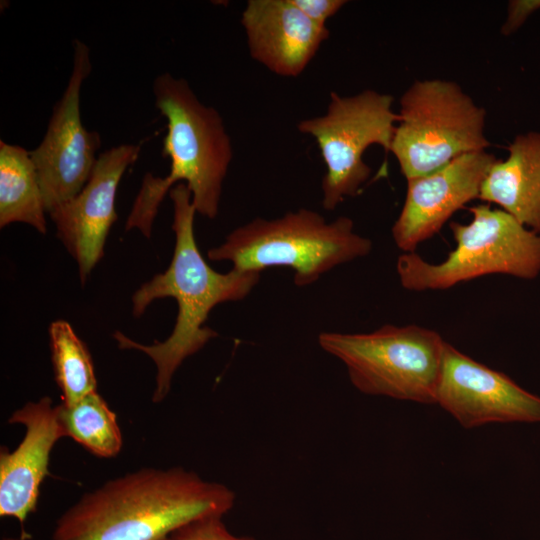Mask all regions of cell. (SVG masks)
Returning <instances> with one entry per match:
<instances>
[{
    "mask_svg": "<svg viewBox=\"0 0 540 540\" xmlns=\"http://www.w3.org/2000/svg\"><path fill=\"white\" fill-rule=\"evenodd\" d=\"M234 492L182 467L143 468L84 494L57 521L53 540H166L184 525L233 507Z\"/></svg>",
    "mask_w": 540,
    "mask_h": 540,
    "instance_id": "obj_1",
    "label": "cell"
},
{
    "mask_svg": "<svg viewBox=\"0 0 540 540\" xmlns=\"http://www.w3.org/2000/svg\"><path fill=\"white\" fill-rule=\"evenodd\" d=\"M173 202L172 229L175 248L169 267L143 284L132 296V313L141 316L156 299L172 297L178 314L170 336L152 345L140 344L117 331L114 338L121 349L139 350L156 365V387L152 400L158 403L170 391L175 371L183 361L201 350L218 334L205 326L212 309L223 302L244 299L260 280V273L232 268L227 273L212 269L203 258L194 237L197 213L190 190L178 183L169 192Z\"/></svg>",
    "mask_w": 540,
    "mask_h": 540,
    "instance_id": "obj_2",
    "label": "cell"
},
{
    "mask_svg": "<svg viewBox=\"0 0 540 540\" xmlns=\"http://www.w3.org/2000/svg\"><path fill=\"white\" fill-rule=\"evenodd\" d=\"M153 94L167 120L162 153L171 161L170 171L163 178L145 174L125 226L147 238L163 198L180 181L190 190L196 212L215 218L233 156L221 115L203 104L185 79L162 73L154 80Z\"/></svg>",
    "mask_w": 540,
    "mask_h": 540,
    "instance_id": "obj_3",
    "label": "cell"
},
{
    "mask_svg": "<svg viewBox=\"0 0 540 540\" xmlns=\"http://www.w3.org/2000/svg\"><path fill=\"white\" fill-rule=\"evenodd\" d=\"M370 239L354 231L348 217L327 222L309 209L288 212L276 219L257 218L234 229L211 248V261H229L240 271L258 272L274 266L294 270V283L306 286L338 265L370 253Z\"/></svg>",
    "mask_w": 540,
    "mask_h": 540,
    "instance_id": "obj_4",
    "label": "cell"
},
{
    "mask_svg": "<svg viewBox=\"0 0 540 540\" xmlns=\"http://www.w3.org/2000/svg\"><path fill=\"white\" fill-rule=\"evenodd\" d=\"M468 224L452 222L456 246L438 264L416 252L398 257L396 270L402 287L411 291L445 290L489 274L535 279L540 274V234L490 204L469 208Z\"/></svg>",
    "mask_w": 540,
    "mask_h": 540,
    "instance_id": "obj_5",
    "label": "cell"
},
{
    "mask_svg": "<svg viewBox=\"0 0 540 540\" xmlns=\"http://www.w3.org/2000/svg\"><path fill=\"white\" fill-rule=\"evenodd\" d=\"M445 342L418 325L318 336L321 348L345 365L360 392L427 404L436 403Z\"/></svg>",
    "mask_w": 540,
    "mask_h": 540,
    "instance_id": "obj_6",
    "label": "cell"
},
{
    "mask_svg": "<svg viewBox=\"0 0 540 540\" xmlns=\"http://www.w3.org/2000/svg\"><path fill=\"white\" fill-rule=\"evenodd\" d=\"M398 115L389 152L406 180L490 146L484 135L485 109L453 81H415L401 96Z\"/></svg>",
    "mask_w": 540,
    "mask_h": 540,
    "instance_id": "obj_7",
    "label": "cell"
},
{
    "mask_svg": "<svg viewBox=\"0 0 540 540\" xmlns=\"http://www.w3.org/2000/svg\"><path fill=\"white\" fill-rule=\"evenodd\" d=\"M393 96L364 90L353 96L330 93L325 114L301 120L300 133L312 136L325 164L322 205L334 210L345 198L355 197L371 174L364 152L371 145L390 151L399 115Z\"/></svg>",
    "mask_w": 540,
    "mask_h": 540,
    "instance_id": "obj_8",
    "label": "cell"
},
{
    "mask_svg": "<svg viewBox=\"0 0 540 540\" xmlns=\"http://www.w3.org/2000/svg\"><path fill=\"white\" fill-rule=\"evenodd\" d=\"M91 70L88 46L75 39L67 86L53 107L44 138L30 151L48 214L81 191L98 159L101 136L84 127L80 114V91Z\"/></svg>",
    "mask_w": 540,
    "mask_h": 540,
    "instance_id": "obj_9",
    "label": "cell"
},
{
    "mask_svg": "<svg viewBox=\"0 0 540 540\" xmlns=\"http://www.w3.org/2000/svg\"><path fill=\"white\" fill-rule=\"evenodd\" d=\"M436 403L463 427L540 423V397L445 342Z\"/></svg>",
    "mask_w": 540,
    "mask_h": 540,
    "instance_id": "obj_10",
    "label": "cell"
},
{
    "mask_svg": "<svg viewBox=\"0 0 540 540\" xmlns=\"http://www.w3.org/2000/svg\"><path fill=\"white\" fill-rule=\"evenodd\" d=\"M140 151V145L121 144L101 153L81 191L49 213L57 237L77 262L82 284L103 256L107 236L117 220L118 185Z\"/></svg>",
    "mask_w": 540,
    "mask_h": 540,
    "instance_id": "obj_11",
    "label": "cell"
},
{
    "mask_svg": "<svg viewBox=\"0 0 540 540\" xmlns=\"http://www.w3.org/2000/svg\"><path fill=\"white\" fill-rule=\"evenodd\" d=\"M496 157L487 151L464 154L427 175L407 180L405 201L392 226L396 246L415 252L451 216L478 198Z\"/></svg>",
    "mask_w": 540,
    "mask_h": 540,
    "instance_id": "obj_12",
    "label": "cell"
},
{
    "mask_svg": "<svg viewBox=\"0 0 540 540\" xmlns=\"http://www.w3.org/2000/svg\"><path fill=\"white\" fill-rule=\"evenodd\" d=\"M8 422L22 424L25 435L13 451L1 448L0 515L23 522L36 509L50 453L64 436L56 406L47 396L15 410Z\"/></svg>",
    "mask_w": 540,
    "mask_h": 540,
    "instance_id": "obj_13",
    "label": "cell"
},
{
    "mask_svg": "<svg viewBox=\"0 0 540 540\" xmlns=\"http://www.w3.org/2000/svg\"><path fill=\"white\" fill-rule=\"evenodd\" d=\"M241 24L251 57L282 77L299 76L329 37L291 0H249Z\"/></svg>",
    "mask_w": 540,
    "mask_h": 540,
    "instance_id": "obj_14",
    "label": "cell"
},
{
    "mask_svg": "<svg viewBox=\"0 0 540 540\" xmlns=\"http://www.w3.org/2000/svg\"><path fill=\"white\" fill-rule=\"evenodd\" d=\"M507 151L506 159L496 160L489 169L479 199L499 205L540 234V132L517 135Z\"/></svg>",
    "mask_w": 540,
    "mask_h": 540,
    "instance_id": "obj_15",
    "label": "cell"
},
{
    "mask_svg": "<svg viewBox=\"0 0 540 540\" xmlns=\"http://www.w3.org/2000/svg\"><path fill=\"white\" fill-rule=\"evenodd\" d=\"M46 209L30 155L24 147L0 141V227L20 222L47 232Z\"/></svg>",
    "mask_w": 540,
    "mask_h": 540,
    "instance_id": "obj_16",
    "label": "cell"
},
{
    "mask_svg": "<svg viewBox=\"0 0 540 540\" xmlns=\"http://www.w3.org/2000/svg\"><path fill=\"white\" fill-rule=\"evenodd\" d=\"M64 437H70L98 457L116 456L122 448V435L116 414L97 392L72 404L56 405Z\"/></svg>",
    "mask_w": 540,
    "mask_h": 540,
    "instance_id": "obj_17",
    "label": "cell"
},
{
    "mask_svg": "<svg viewBox=\"0 0 540 540\" xmlns=\"http://www.w3.org/2000/svg\"><path fill=\"white\" fill-rule=\"evenodd\" d=\"M51 360L62 403L72 404L97 391L91 355L70 324L57 320L49 327Z\"/></svg>",
    "mask_w": 540,
    "mask_h": 540,
    "instance_id": "obj_18",
    "label": "cell"
},
{
    "mask_svg": "<svg viewBox=\"0 0 540 540\" xmlns=\"http://www.w3.org/2000/svg\"><path fill=\"white\" fill-rule=\"evenodd\" d=\"M166 540H255L232 534L224 525L222 517L210 516L184 525Z\"/></svg>",
    "mask_w": 540,
    "mask_h": 540,
    "instance_id": "obj_19",
    "label": "cell"
},
{
    "mask_svg": "<svg viewBox=\"0 0 540 540\" xmlns=\"http://www.w3.org/2000/svg\"><path fill=\"white\" fill-rule=\"evenodd\" d=\"M313 22L326 26V21L346 3L345 0H291Z\"/></svg>",
    "mask_w": 540,
    "mask_h": 540,
    "instance_id": "obj_20",
    "label": "cell"
},
{
    "mask_svg": "<svg viewBox=\"0 0 540 540\" xmlns=\"http://www.w3.org/2000/svg\"><path fill=\"white\" fill-rule=\"evenodd\" d=\"M538 9H540V0L509 1L507 18L501 27V34L509 36L516 32L526 19Z\"/></svg>",
    "mask_w": 540,
    "mask_h": 540,
    "instance_id": "obj_21",
    "label": "cell"
},
{
    "mask_svg": "<svg viewBox=\"0 0 540 540\" xmlns=\"http://www.w3.org/2000/svg\"><path fill=\"white\" fill-rule=\"evenodd\" d=\"M3 540H19V539H15V538H4Z\"/></svg>",
    "mask_w": 540,
    "mask_h": 540,
    "instance_id": "obj_22",
    "label": "cell"
}]
</instances>
